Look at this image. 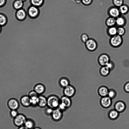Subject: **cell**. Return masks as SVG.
Returning <instances> with one entry per match:
<instances>
[{"instance_id": "cell-1", "label": "cell", "mask_w": 129, "mask_h": 129, "mask_svg": "<svg viewBox=\"0 0 129 129\" xmlns=\"http://www.w3.org/2000/svg\"><path fill=\"white\" fill-rule=\"evenodd\" d=\"M60 102V99L58 96L50 95L47 98V106L53 109L58 108Z\"/></svg>"}, {"instance_id": "cell-2", "label": "cell", "mask_w": 129, "mask_h": 129, "mask_svg": "<svg viewBox=\"0 0 129 129\" xmlns=\"http://www.w3.org/2000/svg\"><path fill=\"white\" fill-rule=\"evenodd\" d=\"M109 42L112 47L116 48L121 45L123 42V39L122 36L117 34L111 37Z\"/></svg>"}, {"instance_id": "cell-3", "label": "cell", "mask_w": 129, "mask_h": 129, "mask_svg": "<svg viewBox=\"0 0 129 129\" xmlns=\"http://www.w3.org/2000/svg\"><path fill=\"white\" fill-rule=\"evenodd\" d=\"M27 119L23 114L19 113L16 117L13 118V122L16 126L19 127L24 125Z\"/></svg>"}, {"instance_id": "cell-4", "label": "cell", "mask_w": 129, "mask_h": 129, "mask_svg": "<svg viewBox=\"0 0 129 129\" xmlns=\"http://www.w3.org/2000/svg\"><path fill=\"white\" fill-rule=\"evenodd\" d=\"M85 44L86 48L90 51H94L97 48L98 45L97 42L93 38H89Z\"/></svg>"}, {"instance_id": "cell-5", "label": "cell", "mask_w": 129, "mask_h": 129, "mask_svg": "<svg viewBox=\"0 0 129 129\" xmlns=\"http://www.w3.org/2000/svg\"><path fill=\"white\" fill-rule=\"evenodd\" d=\"M7 105L11 110H17L19 107L20 103L17 99L14 98H12L8 100Z\"/></svg>"}, {"instance_id": "cell-6", "label": "cell", "mask_w": 129, "mask_h": 129, "mask_svg": "<svg viewBox=\"0 0 129 129\" xmlns=\"http://www.w3.org/2000/svg\"><path fill=\"white\" fill-rule=\"evenodd\" d=\"M76 90L73 86L69 85L64 88L63 93L64 95L70 98L74 96L75 94Z\"/></svg>"}, {"instance_id": "cell-7", "label": "cell", "mask_w": 129, "mask_h": 129, "mask_svg": "<svg viewBox=\"0 0 129 129\" xmlns=\"http://www.w3.org/2000/svg\"><path fill=\"white\" fill-rule=\"evenodd\" d=\"M63 111L58 108L53 109L51 115L53 120L56 122L60 121L63 117Z\"/></svg>"}, {"instance_id": "cell-8", "label": "cell", "mask_w": 129, "mask_h": 129, "mask_svg": "<svg viewBox=\"0 0 129 129\" xmlns=\"http://www.w3.org/2000/svg\"><path fill=\"white\" fill-rule=\"evenodd\" d=\"M27 12L29 16L32 18H36L40 13L38 8L33 5L29 8Z\"/></svg>"}, {"instance_id": "cell-9", "label": "cell", "mask_w": 129, "mask_h": 129, "mask_svg": "<svg viewBox=\"0 0 129 129\" xmlns=\"http://www.w3.org/2000/svg\"><path fill=\"white\" fill-rule=\"evenodd\" d=\"M110 60L109 55L105 53L100 55L98 59L99 63L102 66H106Z\"/></svg>"}, {"instance_id": "cell-10", "label": "cell", "mask_w": 129, "mask_h": 129, "mask_svg": "<svg viewBox=\"0 0 129 129\" xmlns=\"http://www.w3.org/2000/svg\"><path fill=\"white\" fill-rule=\"evenodd\" d=\"M28 95L30 99L31 106H37L39 95L34 90L30 91Z\"/></svg>"}, {"instance_id": "cell-11", "label": "cell", "mask_w": 129, "mask_h": 129, "mask_svg": "<svg viewBox=\"0 0 129 129\" xmlns=\"http://www.w3.org/2000/svg\"><path fill=\"white\" fill-rule=\"evenodd\" d=\"M101 106L104 108H108L112 105V100L108 96L102 97L100 102Z\"/></svg>"}, {"instance_id": "cell-12", "label": "cell", "mask_w": 129, "mask_h": 129, "mask_svg": "<svg viewBox=\"0 0 129 129\" xmlns=\"http://www.w3.org/2000/svg\"><path fill=\"white\" fill-rule=\"evenodd\" d=\"M108 13L109 16L116 18L121 15L118 8L115 6L109 8L108 10Z\"/></svg>"}, {"instance_id": "cell-13", "label": "cell", "mask_w": 129, "mask_h": 129, "mask_svg": "<svg viewBox=\"0 0 129 129\" xmlns=\"http://www.w3.org/2000/svg\"><path fill=\"white\" fill-rule=\"evenodd\" d=\"M126 105L125 102L121 100L116 102L114 105V109L119 113L124 111L126 108Z\"/></svg>"}, {"instance_id": "cell-14", "label": "cell", "mask_w": 129, "mask_h": 129, "mask_svg": "<svg viewBox=\"0 0 129 129\" xmlns=\"http://www.w3.org/2000/svg\"><path fill=\"white\" fill-rule=\"evenodd\" d=\"M20 103L21 105L25 108L31 106L30 99L28 95H23L20 98Z\"/></svg>"}, {"instance_id": "cell-15", "label": "cell", "mask_w": 129, "mask_h": 129, "mask_svg": "<svg viewBox=\"0 0 129 129\" xmlns=\"http://www.w3.org/2000/svg\"><path fill=\"white\" fill-rule=\"evenodd\" d=\"M37 106L41 108L46 107L47 106V98L41 95H39Z\"/></svg>"}, {"instance_id": "cell-16", "label": "cell", "mask_w": 129, "mask_h": 129, "mask_svg": "<svg viewBox=\"0 0 129 129\" xmlns=\"http://www.w3.org/2000/svg\"><path fill=\"white\" fill-rule=\"evenodd\" d=\"M60 102L64 105L67 109L70 108L72 104L71 98L65 95L62 96L60 99Z\"/></svg>"}, {"instance_id": "cell-17", "label": "cell", "mask_w": 129, "mask_h": 129, "mask_svg": "<svg viewBox=\"0 0 129 129\" xmlns=\"http://www.w3.org/2000/svg\"><path fill=\"white\" fill-rule=\"evenodd\" d=\"M45 86L41 83L36 84L34 88V90L39 95L43 93L45 91Z\"/></svg>"}, {"instance_id": "cell-18", "label": "cell", "mask_w": 129, "mask_h": 129, "mask_svg": "<svg viewBox=\"0 0 129 129\" xmlns=\"http://www.w3.org/2000/svg\"><path fill=\"white\" fill-rule=\"evenodd\" d=\"M116 25L118 26H124L126 24V20L123 15H120L116 18Z\"/></svg>"}, {"instance_id": "cell-19", "label": "cell", "mask_w": 129, "mask_h": 129, "mask_svg": "<svg viewBox=\"0 0 129 129\" xmlns=\"http://www.w3.org/2000/svg\"><path fill=\"white\" fill-rule=\"evenodd\" d=\"M109 89L105 86H102L99 88L98 92L99 95L102 97H103L108 95Z\"/></svg>"}, {"instance_id": "cell-20", "label": "cell", "mask_w": 129, "mask_h": 129, "mask_svg": "<svg viewBox=\"0 0 129 129\" xmlns=\"http://www.w3.org/2000/svg\"><path fill=\"white\" fill-rule=\"evenodd\" d=\"M105 23L108 27L115 26L116 25V18L109 16L106 19Z\"/></svg>"}, {"instance_id": "cell-21", "label": "cell", "mask_w": 129, "mask_h": 129, "mask_svg": "<svg viewBox=\"0 0 129 129\" xmlns=\"http://www.w3.org/2000/svg\"><path fill=\"white\" fill-rule=\"evenodd\" d=\"M17 18L19 20H23L24 19L26 16V13L25 11L23 9H19L16 13Z\"/></svg>"}, {"instance_id": "cell-22", "label": "cell", "mask_w": 129, "mask_h": 129, "mask_svg": "<svg viewBox=\"0 0 129 129\" xmlns=\"http://www.w3.org/2000/svg\"><path fill=\"white\" fill-rule=\"evenodd\" d=\"M119 113L115 109L112 110L109 112L108 116L109 118L112 120H115L118 117Z\"/></svg>"}, {"instance_id": "cell-23", "label": "cell", "mask_w": 129, "mask_h": 129, "mask_svg": "<svg viewBox=\"0 0 129 129\" xmlns=\"http://www.w3.org/2000/svg\"><path fill=\"white\" fill-rule=\"evenodd\" d=\"M118 8L121 15L126 14L129 11V7L125 4H123L119 7Z\"/></svg>"}, {"instance_id": "cell-24", "label": "cell", "mask_w": 129, "mask_h": 129, "mask_svg": "<svg viewBox=\"0 0 129 129\" xmlns=\"http://www.w3.org/2000/svg\"><path fill=\"white\" fill-rule=\"evenodd\" d=\"M35 125L34 121L30 119H27L24 126L28 129H33Z\"/></svg>"}, {"instance_id": "cell-25", "label": "cell", "mask_w": 129, "mask_h": 129, "mask_svg": "<svg viewBox=\"0 0 129 129\" xmlns=\"http://www.w3.org/2000/svg\"><path fill=\"white\" fill-rule=\"evenodd\" d=\"M110 70L106 66H101L100 69L101 74L103 76H106L109 74Z\"/></svg>"}, {"instance_id": "cell-26", "label": "cell", "mask_w": 129, "mask_h": 129, "mask_svg": "<svg viewBox=\"0 0 129 129\" xmlns=\"http://www.w3.org/2000/svg\"><path fill=\"white\" fill-rule=\"evenodd\" d=\"M107 33L110 37L117 34V27L115 26L108 27L107 29Z\"/></svg>"}, {"instance_id": "cell-27", "label": "cell", "mask_w": 129, "mask_h": 129, "mask_svg": "<svg viewBox=\"0 0 129 129\" xmlns=\"http://www.w3.org/2000/svg\"><path fill=\"white\" fill-rule=\"evenodd\" d=\"M59 83L60 86L64 88L70 85L69 80L67 78L64 77L60 79L59 81Z\"/></svg>"}, {"instance_id": "cell-28", "label": "cell", "mask_w": 129, "mask_h": 129, "mask_svg": "<svg viewBox=\"0 0 129 129\" xmlns=\"http://www.w3.org/2000/svg\"><path fill=\"white\" fill-rule=\"evenodd\" d=\"M32 5L38 7L42 6L44 2V0H30Z\"/></svg>"}, {"instance_id": "cell-29", "label": "cell", "mask_w": 129, "mask_h": 129, "mask_svg": "<svg viewBox=\"0 0 129 129\" xmlns=\"http://www.w3.org/2000/svg\"><path fill=\"white\" fill-rule=\"evenodd\" d=\"M23 5V2L20 0H17L14 2L13 4L14 7L16 9H20Z\"/></svg>"}, {"instance_id": "cell-30", "label": "cell", "mask_w": 129, "mask_h": 129, "mask_svg": "<svg viewBox=\"0 0 129 129\" xmlns=\"http://www.w3.org/2000/svg\"><path fill=\"white\" fill-rule=\"evenodd\" d=\"M116 92L115 90L110 89H109L107 96L112 100L116 97Z\"/></svg>"}, {"instance_id": "cell-31", "label": "cell", "mask_w": 129, "mask_h": 129, "mask_svg": "<svg viewBox=\"0 0 129 129\" xmlns=\"http://www.w3.org/2000/svg\"><path fill=\"white\" fill-rule=\"evenodd\" d=\"M125 33V30L123 26H118L117 27V34L120 36L124 35Z\"/></svg>"}, {"instance_id": "cell-32", "label": "cell", "mask_w": 129, "mask_h": 129, "mask_svg": "<svg viewBox=\"0 0 129 129\" xmlns=\"http://www.w3.org/2000/svg\"><path fill=\"white\" fill-rule=\"evenodd\" d=\"M112 2L114 6L119 8L123 4L124 0H112Z\"/></svg>"}, {"instance_id": "cell-33", "label": "cell", "mask_w": 129, "mask_h": 129, "mask_svg": "<svg viewBox=\"0 0 129 129\" xmlns=\"http://www.w3.org/2000/svg\"><path fill=\"white\" fill-rule=\"evenodd\" d=\"M7 18L4 15L0 14V25H4L7 22Z\"/></svg>"}, {"instance_id": "cell-34", "label": "cell", "mask_w": 129, "mask_h": 129, "mask_svg": "<svg viewBox=\"0 0 129 129\" xmlns=\"http://www.w3.org/2000/svg\"><path fill=\"white\" fill-rule=\"evenodd\" d=\"M89 39L88 35L86 33H83L81 36L80 39L81 41L85 43Z\"/></svg>"}, {"instance_id": "cell-35", "label": "cell", "mask_w": 129, "mask_h": 129, "mask_svg": "<svg viewBox=\"0 0 129 129\" xmlns=\"http://www.w3.org/2000/svg\"><path fill=\"white\" fill-rule=\"evenodd\" d=\"M106 66L110 70H112L114 68L115 64L114 62L112 60L110 61L107 64Z\"/></svg>"}, {"instance_id": "cell-36", "label": "cell", "mask_w": 129, "mask_h": 129, "mask_svg": "<svg viewBox=\"0 0 129 129\" xmlns=\"http://www.w3.org/2000/svg\"><path fill=\"white\" fill-rule=\"evenodd\" d=\"M45 108V112L46 114L48 115H51L53 109L48 106H47Z\"/></svg>"}, {"instance_id": "cell-37", "label": "cell", "mask_w": 129, "mask_h": 129, "mask_svg": "<svg viewBox=\"0 0 129 129\" xmlns=\"http://www.w3.org/2000/svg\"><path fill=\"white\" fill-rule=\"evenodd\" d=\"M19 114L17 110H11L10 114L11 116L13 118L16 117Z\"/></svg>"}, {"instance_id": "cell-38", "label": "cell", "mask_w": 129, "mask_h": 129, "mask_svg": "<svg viewBox=\"0 0 129 129\" xmlns=\"http://www.w3.org/2000/svg\"><path fill=\"white\" fill-rule=\"evenodd\" d=\"M81 1L83 5L86 6H88L92 4L93 0H81Z\"/></svg>"}, {"instance_id": "cell-39", "label": "cell", "mask_w": 129, "mask_h": 129, "mask_svg": "<svg viewBox=\"0 0 129 129\" xmlns=\"http://www.w3.org/2000/svg\"><path fill=\"white\" fill-rule=\"evenodd\" d=\"M124 88L125 92L127 93H129V81L125 83Z\"/></svg>"}, {"instance_id": "cell-40", "label": "cell", "mask_w": 129, "mask_h": 129, "mask_svg": "<svg viewBox=\"0 0 129 129\" xmlns=\"http://www.w3.org/2000/svg\"><path fill=\"white\" fill-rule=\"evenodd\" d=\"M5 2V0H0V6L3 5Z\"/></svg>"}, {"instance_id": "cell-41", "label": "cell", "mask_w": 129, "mask_h": 129, "mask_svg": "<svg viewBox=\"0 0 129 129\" xmlns=\"http://www.w3.org/2000/svg\"><path fill=\"white\" fill-rule=\"evenodd\" d=\"M18 129H28L24 125L18 127Z\"/></svg>"}, {"instance_id": "cell-42", "label": "cell", "mask_w": 129, "mask_h": 129, "mask_svg": "<svg viewBox=\"0 0 129 129\" xmlns=\"http://www.w3.org/2000/svg\"><path fill=\"white\" fill-rule=\"evenodd\" d=\"M75 2L76 3H81V0H75Z\"/></svg>"}, {"instance_id": "cell-43", "label": "cell", "mask_w": 129, "mask_h": 129, "mask_svg": "<svg viewBox=\"0 0 129 129\" xmlns=\"http://www.w3.org/2000/svg\"><path fill=\"white\" fill-rule=\"evenodd\" d=\"M33 129H42L41 128L38 127H34Z\"/></svg>"}, {"instance_id": "cell-44", "label": "cell", "mask_w": 129, "mask_h": 129, "mask_svg": "<svg viewBox=\"0 0 129 129\" xmlns=\"http://www.w3.org/2000/svg\"><path fill=\"white\" fill-rule=\"evenodd\" d=\"M20 0L22 1L23 2V1H25V0Z\"/></svg>"}, {"instance_id": "cell-45", "label": "cell", "mask_w": 129, "mask_h": 129, "mask_svg": "<svg viewBox=\"0 0 129 129\" xmlns=\"http://www.w3.org/2000/svg\"><path fill=\"white\" fill-rule=\"evenodd\" d=\"M88 62L87 63V64H88Z\"/></svg>"}, {"instance_id": "cell-46", "label": "cell", "mask_w": 129, "mask_h": 129, "mask_svg": "<svg viewBox=\"0 0 129 129\" xmlns=\"http://www.w3.org/2000/svg\"><path fill=\"white\" fill-rule=\"evenodd\" d=\"M1 27L0 26V31H1Z\"/></svg>"}]
</instances>
